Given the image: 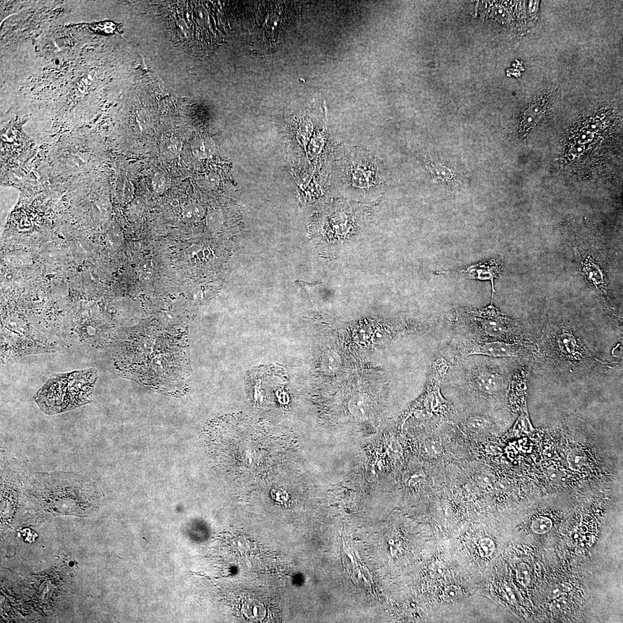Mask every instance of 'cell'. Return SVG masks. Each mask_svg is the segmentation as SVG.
I'll return each mask as SVG.
<instances>
[{"label": "cell", "instance_id": "cell-7", "mask_svg": "<svg viewBox=\"0 0 623 623\" xmlns=\"http://www.w3.org/2000/svg\"><path fill=\"white\" fill-rule=\"evenodd\" d=\"M519 347L510 342L496 341L476 342L470 347L469 356L480 355L495 358H510L517 357L519 354Z\"/></svg>", "mask_w": 623, "mask_h": 623}, {"label": "cell", "instance_id": "cell-18", "mask_svg": "<svg viewBox=\"0 0 623 623\" xmlns=\"http://www.w3.org/2000/svg\"><path fill=\"white\" fill-rule=\"evenodd\" d=\"M181 150V143L176 139H168L161 145V151L167 156L177 155Z\"/></svg>", "mask_w": 623, "mask_h": 623}, {"label": "cell", "instance_id": "cell-21", "mask_svg": "<svg viewBox=\"0 0 623 623\" xmlns=\"http://www.w3.org/2000/svg\"><path fill=\"white\" fill-rule=\"evenodd\" d=\"M424 450L429 457L436 458L440 457L442 453L443 448L439 442L436 440H431L425 444Z\"/></svg>", "mask_w": 623, "mask_h": 623}, {"label": "cell", "instance_id": "cell-16", "mask_svg": "<svg viewBox=\"0 0 623 623\" xmlns=\"http://www.w3.org/2000/svg\"><path fill=\"white\" fill-rule=\"evenodd\" d=\"M517 577L518 583L522 587H527L531 583L532 570L526 563H521L517 567Z\"/></svg>", "mask_w": 623, "mask_h": 623}, {"label": "cell", "instance_id": "cell-4", "mask_svg": "<svg viewBox=\"0 0 623 623\" xmlns=\"http://www.w3.org/2000/svg\"><path fill=\"white\" fill-rule=\"evenodd\" d=\"M458 313L461 322L479 340L477 342H508L520 330V324L500 311L492 302L486 307L460 309Z\"/></svg>", "mask_w": 623, "mask_h": 623}, {"label": "cell", "instance_id": "cell-12", "mask_svg": "<svg viewBox=\"0 0 623 623\" xmlns=\"http://www.w3.org/2000/svg\"><path fill=\"white\" fill-rule=\"evenodd\" d=\"M488 420L482 416H474L465 421V426L468 430L475 433H483L488 427Z\"/></svg>", "mask_w": 623, "mask_h": 623}, {"label": "cell", "instance_id": "cell-19", "mask_svg": "<svg viewBox=\"0 0 623 623\" xmlns=\"http://www.w3.org/2000/svg\"><path fill=\"white\" fill-rule=\"evenodd\" d=\"M573 585L569 583H562L556 585L551 588L548 592V598L551 600L558 598L560 596L568 594L573 590Z\"/></svg>", "mask_w": 623, "mask_h": 623}, {"label": "cell", "instance_id": "cell-1", "mask_svg": "<svg viewBox=\"0 0 623 623\" xmlns=\"http://www.w3.org/2000/svg\"><path fill=\"white\" fill-rule=\"evenodd\" d=\"M334 169L337 191L348 198L375 200L387 188L389 175L384 163L364 148H338Z\"/></svg>", "mask_w": 623, "mask_h": 623}, {"label": "cell", "instance_id": "cell-15", "mask_svg": "<svg viewBox=\"0 0 623 623\" xmlns=\"http://www.w3.org/2000/svg\"><path fill=\"white\" fill-rule=\"evenodd\" d=\"M464 592L462 588L457 585H449L444 589L442 593V599L447 603H453L457 602L462 598Z\"/></svg>", "mask_w": 623, "mask_h": 623}, {"label": "cell", "instance_id": "cell-24", "mask_svg": "<svg viewBox=\"0 0 623 623\" xmlns=\"http://www.w3.org/2000/svg\"><path fill=\"white\" fill-rule=\"evenodd\" d=\"M197 184L206 188L215 187L218 182V178L214 174L206 175L197 178Z\"/></svg>", "mask_w": 623, "mask_h": 623}, {"label": "cell", "instance_id": "cell-20", "mask_svg": "<svg viewBox=\"0 0 623 623\" xmlns=\"http://www.w3.org/2000/svg\"><path fill=\"white\" fill-rule=\"evenodd\" d=\"M479 550L480 554L483 557H491L495 550V544L494 541L490 538H483L480 540Z\"/></svg>", "mask_w": 623, "mask_h": 623}, {"label": "cell", "instance_id": "cell-26", "mask_svg": "<svg viewBox=\"0 0 623 623\" xmlns=\"http://www.w3.org/2000/svg\"><path fill=\"white\" fill-rule=\"evenodd\" d=\"M446 567L441 562H436L431 566V575L435 580L441 578L445 574Z\"/></svg>", "mask_w": 623, "mask_h": 623}, {"label": "cell", "instance_id": "cell-22", "mask_svg": "<svg viewBox=\"0 0 623 623\" xmlns=\"http://www.w3.org/2000/svg\"><path fill=\"white\" fill-rule=\"evenodd\" d=\"M551 604L550 609L554 613H561L569 606V600L564 595L556 598Z\"/></svg>", "mask_w": 623, "mask_h": 623}, {"label": "cell", "instance_id": "cell-5", "mask_svg": "<svg viewBox=\"0 0 623 623\" xmlns=\"http://www.w3.org/2000/svg\"><path fill=\"white\" fill-rule=\"evenodd\" d=\"M465 381L470 389L484 397L501 393L507 384L505 377L501 372L483 361L471 364L466 368Z\"/></svg>", "mask_w": 623, "mask_h": 623}, {"label": "cell", "instance_id": "cell-14", "mask_svg": "<svg viewBox=\"0 0 623 623\" xmlns=\"http://www.w3.org/2000/svg\"><path fill=\"white\" fill-rule=\"evenodd\" d=\"M553 527L550 518L546 517L536 518L533 521L531 528L537 535H543L549 532Z\"/></svg>", "mask_w": 623, "mask_h": 623}, {"label": "cell", "instance_id": "cell-23", "mask_svg": "<svg viewBox=\"0 0 623 623\" xmlns=\"http://www.w3.org/2000/svg\"><path fill=\"white\" fill-rule=\"evenodd\" d=\"M203 214V210L198 204L190 205L185 209L184 215L186 219H197Z\"/></svg>", "mask_w": 623, "mask_h": 623}, {"label": "cell", "instance_id": "cell-3", "mask_svg": "<svg viewBox=\"0 0 623 623\" xmlns=\"http://www.w3.org/2000/svg\"><path fill=\"white\" fill-rule=\"evenodd\" d=\"M98 376V373L94 368L54 374L37 392L34 401L47 415H57L90 404Z\"/></svg>", "mask_w": 623, "mask_h": 623}, {"label": "cell", "instance_id": "cell-2", "mask_svg": "<svg viewBox=\"0 0 623 623\" xmlns=\"http://www.w3.org/2000/svg\"><path fill=\"white\" fill-rule=\"evenodd\" d=\"M576 269L589 289L603 298L613 297L617 260L610 238L596 233H569L563 238Z\"/></svg>", "mask_w": 623, "mask_h": 623}, {"label": "cell", "instance_id": "cell-27", "mask_svg": "<svg viewBox=\"0 0 623 623\" xmlns=\"http://www.w3.org/2000/svg\"><path fill=\"white\" fill-rule=\"evenodd\" d=\"M548 477L551 483H561V481H564L566 479L559 472H552Z\"/></svg>", "mask_w": 623, "mask_h": 623}, {"label": "cell", "instance_id": "cell-9", "mask_svg": "<svg viewBox=\"0 0 623 623\" xmlns=\"http://www.w3.org/2000/svg\"><path fill=\"white\" fill-rule=\"evenodd\" d=\"M215 144L211 138L200 137L192 141L191 151L195 157L205 159L211 157L215 151Z\"/></svg>", "mask_w": 623, "mask_h": 623}, {"label": "cell", "instance_id": "cell-6", "mask_svg": "<svg viewBox=\"0 0 623 623\" xmlns=\"http://www.w3.org/2000/svg\"><path fill=\"white\" fill-rule=\"evenodd\" d=\"M505 266V259L502 256L498 255L456 269L438 271L436 272V274H448L469 279L490 281L492 285L491 302L494 303L496 293L495 279L501 277Z\"/></svg>", "mask_w": 623, "mask_h": 623}, {"label": "cell", "instance_id": "cell-11", "mask_svg": "<svg viewBox=\"0 0 623 623\" xmlns=\"http://www.w3.org/2000/svg\"><path fill=\"white\" fill-rule=\"evenodd\" d=\"M322 365L324 370L328 374H334L341 367L340 356L334 351L327 352L323 357Z\"/></svg>", "mask_w": 623, "mask_h": 623}, {"label": "cell", "instance_id": "cell-25", "mask_svg": "<svg viewBox=\"0 0 623 623\" xmlns=\"http://www.w3.org/2000/svg\"><path fill=\"white\" fill-rule=\"evenodd\" d=\"M516 426V431L522 433V434H528L533 430L531 423L524 415L521 416Z\"/></svg>", "mask_w": 623, "mask_h": 623}, {"label": "cell", "instance_id": "cell-17", "mask_svg": "<svg viewBox=\"0 0 623 623\" xmlns=\"http://www.w3.org/2000/svg\"><path fill=\"white\" fill-rule=\"evenodd\" d=\"M170 184V178L165 174L159 173L156 174L152 180V187L156 193H163L169 188Z\"/></svg>", "mask_w": 623, "mask_h": 623}, {"label": "cell", "instance_id": "cell-10", "mask_svg": "<svg viewBox=\"0 0 623 623\" xmlns=\"http://www.w3.org/2000/svg\"><path fill=\"white\" fill-rule=\"evenodd\" d=\"M243 613L249 620L258 621L263 619L265 609L262 604L257 601L250 600L244 604Z\"/></svg>", "mask_w": 623, "mask_h": 623}, {"label": "cell", "instance_id": "cell-13", "mask_svg": "<svg viewBox=\"0 0 623 623\" xmlns=\"http://www.w3.org/2000/svg\"><path fill=\"white\" fill-rule=\"evenodd\" d=\"M568 462L571 469L574 471H579L587 463V457L583 450L574 449L569 454Z\"/></svg>", "mask_w": 623, "mask_h": 623}, {"label": "cell", "instance_id": "cell-8", "mask_svg": "<svg viewBox=\"0 0 623 623\" xmlns=\"http://www.w3.org/2000/svg\"><path fill=\"white\" fill-rule=\"evenodd\" d=\"M372 402L367 395L360 393L353 395L348 403V409L357 418L367 416L371 411Z\"/></svg>", "mask_w": 623, "mask_h": 623}]
</instances>
